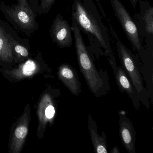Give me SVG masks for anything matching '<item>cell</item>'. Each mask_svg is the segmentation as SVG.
Masks as SVG:
<instances>
[{
  "label": "cell",
  "mask_w": 153,
  "mask_h": 153,
  "mask_svg": "<svg viewBox=\"0 0 153 153\" xmlns=\"http://www.w3.org/2000/svg\"><path fill=\"white\" fill-rule=\"evenodd\" d=\"M18 35L15 30L0 18V60L11 62L15 57L12 50V42Z\"/></svg>",
  "instance_id": "9"
},
{
  "label": "cell",
  "mask_w": 153,
  "mask_h": 153,
  "mask_svg": "<svg viewBox=\"0 0 153 153\" xmlns=\"http://www.w3.org/2000/svg\"><path fill=\"white\" fill-rule=\"evenodd\" d=\"M128 1L130 2L131 4L133 7V8L136 9L137 4L138 3L140 0H128Z\"/></svg>",
  "instance_id": "18"
},
{
  "label": "cell",
  "mask_w": 153,
  "mask_h": 153,
  "mask_svg": "<svg viewBox=\"0 0 153 153\" xmlns=\"http://www.w3.org/2000/svg\"><path fill=\"white\" fill-rule=\"evenodd\" d=\"M56 0H40L38 15L46 14L51 10Z\"/></svg>",
  "instance_id": "15"
},
{
  "label": "cell",
  "mask_w": 153,
  "mask_h": 153,
  "mask_svg": "<svg viewBox=\"0 0 153 153\" xmlns=\"http://www.w3.org/2000/svg\"><path fill=\"white\" fill-rule=\"evenodd\" d=\"M119 133L122 143L129 153H136V132L131 121L124 111L119 112Z\"/></svg>",
  "instance_id": "10"
},
{
  "label": "cell",
  "mask_w": 153,
  "mask_h": 153,
  "mask_svg": "<svg viewBox=\"0 0 153 153\" xmlns=\"http://www.w3.org/2000/svg\"><path fill=\"white\" fill-rule=\"evenodd\" d=\"M55 109L53 105H49L45 109V116L49 120L53 119L55 115Z\"/></svg>",
  "instance_id": "16"
},
{
  "label": "cell",
  "mask_w": 153,
  "mask_h": 153,
  "mask_svg": "<svg viewBox=\"0 0 153 153\" xmlns=\"http://www.w3.org/2000/svg\"><path fill=\"white\" fill-rule=\"evenodd\" d=\"M140 13L136 14L133 20L140 37L146 39L148 47L152 45L153 36V8L147 1L140 0Z\"/></svg>",
  "instance_id": "6"
},
{
  "label": "cell",
  "mask_w": 153,
  "mask_h": 153,
  "mask_svg": "<svg viewBox=\"0 0 153 153\" xmlns=\"http://www.w3.org/2000/svg\"><path fill=\"white\" fill-rule=\"evenodd\" d=\"M111 66L117 86L122 93L127 94L137 110L140 105L139 96L135 88L122 66H118L116 62H109Z\"/></svg>",
  "instance_id": "8"
},
{
  "label": "cell",
  "mask_w": 153,
  "mask_h": 153,
  "mask_svg": "<svg viewBox=\"0 0 153 153\" xmlns=\"http://www.w3.org/2000/svg\"><path fill=\"white\" fill-rule=\"evenodd\" d=\"M16 4L7 5L0 1V11L14 28L28 37L37 31L39 25L36 15L28 0H16Z\"/></svg>",
  "instance_id": "3"
},
{
  "label": "cell",
  "mask_w": 153,
  "mask_h": 153,
  "mask_svg": "<svg viewBox=\"0 0 153 153\" xmlns=\"http://www.w3.org/2000/svg\"><path fill=\"white\" fill-rule=\"evenodd\" d=\"M36 69V63L33 60L29 59L22 67V73L25 76H29L34 73Z\"/></svg>",
  "instance_id": "14"
},
{
  "label": "cell",
  "mask_w": 153,
  "mask_h": 153,
  "mask_svg": "<svg viewBox=\"0 0 153 153\" xmlns=\"http://www.w3.org/2000/svg\"><path fill=\"white\" fill-rule=\"evenodd\" d=\"M94 1H97V2H98V1H99L100 0H94Z\"/></svg>",
  "instance_id": "20"
},
{
  "label": "cell",
  "mask_w": 153,
  "mask_h": 153,
  "mask_svg": "<svg viewBox=\"0 0 153 153\" xmlns=\"http://www.w3.org/2000/svg\"><path fill=\"white\" fill-rule=\"evenodd\" d=\"M110 2L115 16L132 48L142 59L146 52L133 19L120 0H110Z\"/></svg>",
  "instance_id": "5"
},
{
  "label": "cell",
  "mask_w": 153,
  "mask_h": 153,
  "mask_svg": "<svg viewBox=\"0 0 153 153\" xmlns=\"http://www.w3.org/2000/svg\"><path fill=\"white\" fill-rule=\"evenodd\" d=\"M72 20L77 59L80 72L84 76L88 88L96 97L106 94L110 89L109 79L106 71L97 69L90 54L84 42L81 32Z\"/></svg>",
  "instance_id": "2"
},
{
  "label": "cell",
  "mask_w": 153,
  "mask_h": 153,
  "mask_svg": "<svg viewBox=\"0 0 153 153\" xmlns=\"http://www.w3.org/2000/svg\"><path fill=\"white\" fill-rule=\"evenodd\" d=\"M15 130L13 137L12 149L16 152H19L23 143L28 132V121L27 117H24Z\"/></svg>",
  "instance_id": "13"
},
{
  "label": "cell",
  "mask_w": 153,
  "mask_h": 153,
  "mask_svg": "<svg viewBox=\"0 0 153 153\" xmlns=\"http://www.w3.org/2000/svg\"><path fill=\"white\" fill-rule=\"evenodd\" d=\"M88 128L95 153H107V140L104 131L100 136L97 132L96 122L90 115L88 116Z\"/></svg>",
  "instance_id": "12"
},
{
  "label": "cell",
  "mask_w": 153,
  "mask_h": 153,
  "mask_svg": "<svg viewBox=\"0 0 153 153\" xmlns=\"http://www.w3.org/2000/svg\"><path fill=\"white\" fill-rule=\"evenodd\" d=\"M120 150L119 149V148L118 146L114 147L112 149L111 151V153H120Z\"/></svg>",
  "instance_id": "19"
},
{
  "label": "cell",
  "mask_w": 153,
  "mask_h": 153,
  "mask_svg": "<svg viewBox=\"0 0 153 153\" xmlns=\"http://www.w3.org/2000/svg\"><path fill=\"white\" fill-rule=\"evenodd\" d=\"M59 78L71 94L78 96L82 92L81 84L75 68L68 63L62 64L59 68Z\"/></svg>",
  "instance_id": "11"
},
{
  "label": "cell",
  "mask_w": 153,
  "mask_h": 153,
  "mask_svg": "<svg viewBox=\"0 0 153 153\" xmlns=\"http://www.w3.org/2000/svg\"><path fill=\"white\" fill-rule=\"evenodd\" d=\"M71 11V20L87 35L91 44L103 49L109 62H116L107 28L93 0H74Z\"/></svg>",
  "instance_id": "1"
},
{
  "label": "cell",
  "mask_w": 153,
  "mask_h": 153,
  "mask_svg": "<svg viewBox=\"0 0 153 153\" xmlns=\"http://www.w3.org/2000/svg\"><path fill=\"white\" fill-rule=\"evenodd\" d=\"M52 41L60 48L70 47L73 43L71 27L62 15H57L50 30Z\"/></svg>",
  "instance_id": "7"
},
{
  "label": "cell",
  "mask_w": 153,
  "mask_h": 153,
  "mask_svg": "<svg viewBox=\"0 0 153 153\" xmlns=\"http://www.w3.org/2000/svg\"><path fill=\"white\" fill-rule=\"evenodd\" d=\"M28 1L35 13L38 16V10L39 5V0H28Z\"/></svg>",
  "instance_id": "17"
},
{
  "label": "cell",
  "mask_w": 153,
  "mask_h": 153,
  "mask_svg": "<svg viewBox=\"0 0 153 153\" xmlns=\"http://www.w3.org/2000/svg\"><path fill=\"white\" fill-rule=\"evenodd\" d=\"M116 45L122 67L137 90L140 102L149 109L150 108L149 94L144 86L139 56L134 54L119 39L116 41Z\"/></svg>",
  "instance_id": "4"
}]
</instances>
